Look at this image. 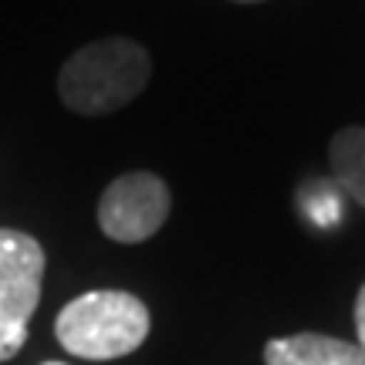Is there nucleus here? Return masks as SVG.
<instances>
[{
	"instance_id": "obj_7",
	"label": "nucleus",
	"mask_w": 365,
	"mask_h": 365,
	"mask_svg": "<svg viewBox=\"0 0 365 365\" xmlns=\"http://www.w3.org/2000/svg\"><path fill=\"white\" fill-rule=\"evenodd\" d=\"M355 331H359V349L365 352V284L355 298Z\"/></svg>"
},
{
	"instance_id": "obj_5",
	"label": "nucleus",
	"mask_w": 365,
	"mask_h": 365,
	"mask_svg": "<svg viewBox=\"0 0 365 365\" xmlns=\"http://www.w3.org/2000/svg\"><path fill=\"white\" fill-rule=\"evenodd\" d=\"M267 365H365V352L355 341H341L335 335L301 331L271 339L264 345Z\"/></svg>"
},
{
	"instance_id": "obj_2",
	"label": "nucleus",
	"mask_w": 365,
	"mask_h": 365,
	"mask_svg": "<svg viewBox=\"0 0 365 365\" xmlns=\"http://www.w3.org/2000/svg\"><path fill=\"white\" fill-rule=\"evenodd\" d=\"M54 335L65 352L88 362L122 359L149 335V308L129 291H88L61 308Z\"/></svg>"
},
{
	"instance_id": "obj_4",
	"label": "nucleus",
	"mask_w": 365,
	"mask_h": 365,
	"mask_svg": "<svg viewBox=\"0 0 365 365\" xmlns=\"http://www.w3.org/2000/svg\"><path fill=\"white\" fill-rule=\"evenodd\" d=\"M170 186L156 173H122L98 200V227L115 244H143L170 217Z\"/></svg>"
},
{
	"instance_id": "obj_8",
	"label": "nucleus",
	"mask_w": 365,
	"mask_h": 365,
	"mask_svg": "<svg viewBox=\"0 0 365 365\" xmlns=\"http://www.w3.org/2000/svg\"><path fill=\"white\" fill-rule=\"evenodd\" d=\"M237 4H257V0H237Z\"/></svg>"
},
{
	"instance_id": "obj_9",
	"label": "nucleus",
	"mask_w": 365,
	"mask_h": 365,
	"mask_svg": "<svg viewBox=\"0 0 365 365\" xmlns=\"http://www.w3.org/2000/svg\"><path fill=\"white\" fill-rule=\"evenodd\" d=\"M44 365H65V362H44Z\"/></svg>"
},
{
	"instance_id": "obj_3",
	"label": "nucleus",
	"mask_w": 365,
	"mask_h": 365,
	"mask_svg": "<svg viewBox=\"0 0 365 365\" xmlns=\"http://www.w3.org/2000/svg\"><path fill=\"white\" fill-rule=\"evenodd\" d=\"M44 247L24 230L0 227V362L24 349L44 284Z\"/></svg>"
},
{
	"instance_id": "obj_6",
	"label": "nucleus",
	"mask_w": 365,
	"mask_h": 365,
	"mask_svg": "<svg viewBox=\"0 0 365 365\" xmlns=\"http://www.w3.org/2000/svg\"><path fill=\"white\" fill-rule=\"evenodd\" d=\"M328 159L339 186L359 207H365V129H341L328 145Z\"/></svg>"
},
{
	"instance_id": "obj_1",
	"label": "nucleus",
	"mask_w": 365,
	"mask_h": 365,
	"mask_svg": "<svg viewBox=\"0 0 365 365\" xmlns=\"http://www.w3.org/2000/svg\"><path fill=\"white\" fill-rule=\"evenodd\" d=\"M153 61L129 38H102L68 58L58 71V95L75 115H108L139 98L149 85Z\"/></svg>"
}]
</instances>
